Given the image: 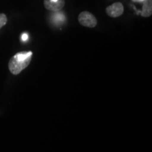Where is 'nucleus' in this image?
<instances>
[{"label": "nucleus", "instance_id": "obj_1", "mask_svg": "<svg viewBox=\"0 0 152 152\" xmlns=\"http://www.w3.org/2000/svg\"><path fill=\"white\" fill-rule=\"evenodd\" d=\"M32 55V52H21L15 54L9 63V68L11 73L14 75H18L28 67L31 61Z\"/></svg>", "mask_w": 152, "mask_h": 152}, {"label": "nucleus", "instance_id": "obj_2", "mask_svg": "<svg viewBox=\"0 0 152 152\" xmlns=\"http://www.w3.org/2000/svg\"><path fill=\"white\" fill-rule=\"evenodd\" d=\"M78 21L82 26L88 28H94L97 24V20L94 15L89 11H83L78 16Z\"/></svg>", "mask_w": 152, "mask_h": 152}, {"label": "nucleus", "instance_id": "obj_3", "mask_svg": "<svg viewBox=\"0 0 152 152\" xmlns=\"http://www.w3.org/2000/svg\"><path fill=\"white\" fill-rule=\"evenodd\" d=\"M124 8L121 2H115L106 9V14L112 18H116L123 14Z\"/></svg>", "mask_w": 152, "mask_h": 152}, {"label": "nucleus", "instance_id": "obj_4", "mask_svg": "<svg viewBox=\"0 0 152 152\" xmlns=\"http://www.w3.org/2000/svg\"><path fill=\"white\" fill-rule=\"evenodd\" d=\"M44 5L47 10L58 11L65 5V0H57L56 1L52 0H44Z\"/></svg>", "mask_w": 152, "mask_h": 152}, {"label": "nucleus", "instance_id": "obj_5", "mask_svg": "<svg viewBox=\"0 0 152 152\" xmlns=\"http://www.w3.org/2000/svg\"><path fill=\"white\" fill-rule=\"evenodd\" d=\"M141 16L143 17H149L152 14V0H144Z\"/></svg>", "mask_w": 152, "mask_h": 152}, {"label": "nucleus", "instance_id": "obj_6", "mask_svg": "<svg viewBox=\"0 0 152 152\" xmlns=\"http://www.w3.org/2000/svg\"><path fill=\"white\" fill-rule=\"evenodd\" d=\"M54 19L55 23H63L65 20V16L61 13H56V14L54 15Z\"/></svg>", "mask_w": 152, "mask_h": 152}, {"label": "nucleus", "instance_id": "obj_7", "mask_svg": "<svg viewBox=\"0 0 152 152\" xmlns=\"http://www.w3.org/2000/svg\"><path fill=\"white\" fill-rule=\"evenodd\" d=\"M7 23V17L5 14H0V29Z\"/></svg>", "mask_w": 152, "mask_h": 152}, {"label": "nucleus", "instance_id": "obj_8", "mask_svg": "<svg viewBox=\"0 0 152 152\" xmlns=\"http://www.w3.org/2000/svg\"><path fill=\"white\" fill-rule=\"evenodd\" d=\"M21 39H22L23 41H26V40H28V34H26V33H23V34L22 36H21Z\"/></svg>", "mask_w": 152, "mask_h": 152}, {"label": "nucleus", "instance_id": "obj_9", "mask_svg": "<svg viewBox=\"0 0 152 152\" xmlns=\"http://www.w3.org/2000/svg\"><path fill=\"white\" fill-rule=\"evenodd\" d=\"M132 1L134 2H142L141 0H132Z\"/></svg>", "mask_w": 152, "mask_h": 152}, {"label": "nucleus", "instance_id": "obj_10", "mask_svg": "<svg viewBox=\"0 0 152 152\" xmlns=\"http://www.w3.org/2000/svg\"><path fill=\"white\" fill-rule=\"evenodd\" d=\"M52 1H56L57 0H52Z\"/></svg>", "mask_w": 152, "mask_h": 152}]
</instances>
